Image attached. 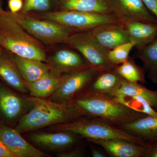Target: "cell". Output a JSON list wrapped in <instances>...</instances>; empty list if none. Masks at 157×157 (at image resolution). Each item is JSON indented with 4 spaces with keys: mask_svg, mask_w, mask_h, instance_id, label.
<instances>
[{
    "mask_svg": "<svg viewBox=\"0 0 157 157\" xmlns=\"http://www.w3.org/2000/svg\"><path fill=\"white\" fill-rule=\"evenodd\" d=\"M30 110L21 117L15 129L20 133L84 117L72 103L62 104L44 98H28Z\"/></svg>",
    "mask_w": 157,
    "mask_h": 157,
    "instance_id": "1",
    "label": "cell"
},
{
    "mask_svg": "<svg viewBox=\"0 0 157 157\" xmlns=\"http://www.w3.org/2000/svg\"><path fill=\"white\" fill-rule=\"evenodd\" d=\"M70 103L85 117L100 118L115 126L147 115L107 96L87 92L82 93Z\"/></svg>",
    "mask_w": 157,
    "mask_h": 157,
    "instance_id": "2",
    "label": "cell"
},
{
    "mask_svg": "<svg viewBox=\"0 0 157 157\" xmlns=\"http://www.w3.org/2000/svg\"><path fill=\"white\" fill-rule=\"evenodd\" d=\"M0 48L21 57L47 63L42 43L29 33L8 12L0 15Z\"/></svg>",
    "mask_w": 157,
    "mask_h": 157,
    "instance_id": "3",
    "label": "cell"
},
{
    "mask_svg": "<svg viewBox=\"0 0 157 157\" xmlns=\"http://www.w3.org/2000/svg\"><path fill=\"white\" fill-rule=\"evenodd\" d=\"M50 129L56 132H70L87 139H123L147 146L143 140L124 132L113 124L100 118L84 117L58 124Z\"/></svg>",
    "mask_w": 157,
    "mask_h": 157,
    "instance_id": "4",
    "label": "cell"
},
{
    "mask_svg": "<svg viewBox=\"0 0 157 157\" xmlns=\"http://www.w3.org/2000/svg\"><path fill=\"white\" fill-rule=\"evenodd\" d=\"M9 14L31 36L46 45L64 43L75 32L52 21L39 18L29 13L9 12Z\"/></svg>",
    "mask_w": 157,
    "mask_h": 157,
    "instance_id": "5",
    "label": "cell"
},
{
    "mask_svg": "<svg viewBox=\"0 0 157 157\" xmlns=\"http://www.w3.org/2000/svg\"><path fill=\"white\" fill-rule=\"evenodd\" d=\"M32 15L52 21L75 32H87L104 24L120 22L112 14L75 11L57 10Z\"/></svg>",
    "mask_w": 157,
    "mask_h": 157,
    "instance_id": "6",
    "label": "cell"
},
{
    "mask_svg": "<svg viewBox=\"0 0 157 157\" xmlns=\"http://www.w3.org/2000/svg\"><path fill=\"white\" fill-rule=\"evenodd\" d=\"M64 43L78 51L90 67L101 72L116 67L109 61L108 50L87 32L73 33Z\"/></svg>",
    "mask_w": 157,
    "mask_h": 157,
    "instance_id": "7",
    "label": "cell"
},
{
    "mask_svg": "<svg viewBox=\"0 0 157 157\" xmlns=\"http://www.w3.org/2000/svg\"><path fill=\"white\" fill-rule=\"evenodd\" d=\"M101 71L89 66L63 74L59 86L49 97L50 101L59 104H69L85 91Z\"/></svg>",
    "mask_w": 157,
    "mask_h": 157,
    "instance_id": "8",
    "label": "cell"
},
{
    "mask_svg": "<svg viewBox=\"0 0 157 157\" xmlns=\"http://www.w3.org/2000/svg\"><path fill=\"white\" fill-rule=\"evenodd\" d=\"M113 14L121 22L133 21L157 23L142 0H109Z\"/></svg>",
    "mask_w": 157,
    "mask_h": 157,
    "instance_id": "9",
    "label": "cell"
},
{
    "mask_svg": "<svg viewBox=\"0 0 157 157\" xmlns=\"http://www.w3.org/2000/svg\"><path fill=\"white\" fill-rule=\"evenodd\" d=\"M87 32L108 50L131 41L126 29L121 22L104 24Z\"/></svg>",
    "mask_w": 157,
    "mask_h": 157,
    "instance_id": "10",
    "label": "cell"
},
{
    "mask_svg": "<svg viewBox=\"0 0 157 157\" xmlns=\"http://www.w3.org/2000/svg\"><path fill=\"white\" fill-rule=\"evenodd\" d=\"M0 140L16 157H49L48 154L31 145L16 129L1 124Z\"/></svg>",
    "mask_w": 157,
    "mask_h": 157,
    "instance_id": "11",
    "label": "cell"
},
{
    "mask_svg": "<svg viewBox=\"0 0 157 157\" xmlns=\"http://www.w3.org/2000/svg\"><path fill=\"white\" fill-rule=\"evenodd\" d=\"M88 141L104 148L112 157H145L147 146L123 139H87Z\"/></svg>",
    "mask_w": 157,
    "mask_h": 157,
    "instance_id": "12",
    "label": "cell"
},
{
    "mask_svg": "<svg viewBox=\"0 0 157 157\" xmlns=\"http://www.w3.org/2000/svg\"><path fill=\"white\" fill-rule=\"evenodd\" d=\"M116 126L140 138L147 145L157 141V116L146 115Z\"/></svg>",
    "mask_w": 157,
    "mask_h": 157,
    "instance_id": "13",
    "label": "cell"
},
{
    "mask_svg": "<svg viewBox=\"0 0 157 157\" xmlns=\"http://www.w3.org/2000/svg\"><path fill=\"white\" fill-rule=\"evenodd\" d=\"M51 70L64 74L89 67L82 56L73 50L62 49L57 51L47 59Z\"/></svg>",
    "mask_w": 157,
    "mask_h": 157,
    "instance_id": "14",
    "label": "cell"
},
{
    "mask_svg": "<svg viewBox=\"0 0 157 157\" xmlns=\"http://www.w3.org/2000/svg\"><path fill=\"white\" fill-rule=\"evenodd\" d=\"M79 135L70 132L34 133L29 139L40 146L52 150H63L71 147L78 141Z\"/></svg>",
    "mask_w": 157,
    "mask_h": 157,
    "instance_id": "15",
    "label": "cell"
},
{
    "mask_svg": "<svg viewBox=\"0 0 157 157\" xmlns=\"http://www.w3.org/2000/svg\"><path fill=\"white\" fill-rule=\"evenodd\" d=\"M27 100L0 83V114L7 121L20 116L28 104Z\"/></svg>",
    "mask_w": 157,
    "mask_h": 157,
    "instance_id": "16",
    "label": "cell"
},
{
    "mask_svg": "<svg viewBox=\"0 0 157 157\" xmlns=\"http://www.w3.org/2000/svg\"><path fill=\"white\" fill-rule=\"evenodd\" d=\"M124 81L114 68L100 73L84 92L109 97Z\"/></svg>",
    "mask_w": 157,
    "mask_h": 157,
    "instance_id": "17",
    "label": "cell"
},
{
    "mask_svg": "<svg viewBox=\"0 0 157 157\" xmlns=\"http://www.w3.org/2000/svg\"><path fill=\"white\" fill-rule=\"evenodd\" d=\"M0 49V78L12 88L23 94L29 92L16 64L9 55Z\"/></svg>",
    "mask_w": 157,
    "mask_h": 157,
    "instance_id": "18",
    "label": "cell"
},
{
    "mask_svg": "<svg viewBox=\"0 0 157 157\" xmlns=\"http://www.w3.org/2000/svg\"><path fill=\"white\" fill-rule=\"evenodd\" d=\"M59 11H75L113 14L109 0H56Z\"/></svg>",
    "mask_w": 157,
    "mask_h": 157,
    "instance_id": "19",
    "label": "cell"
},
{
    "mask_svg": "<svg viewBox=\"0 0 157 157\" xmlns=\"http://www.w3.org/2000/svg\"><path fill=\"white\" fill-rule=\"evenodd\" d=\"M123 24L130 41L138 48L147 45L157 37V23L133 21Z\"/></svg>",
    "mask_w": 157,
    "mask_h": 157,
    "instance_id": "20",
    "label": "cell"
},
{
    "mask_svg": "<svg viewBox=\"0 0 157 157\" xmlns=\"http://www.w3.org/2000/svg\"><path fill=\"white\" fill-rule=\"evenodd\" d=\"M63 74L51 70L48 73L33 82H25L29 92L33 97L45 98L50 97L61 83Z\"/></svg>",
    "mask_w": 157,
    "mask_h": 157,
    "instance_id": "21",
    "label": "cell"
},
{
    "mask_svg": "<svg viewBox=\"0 0 157 157\" xmlns=\"http://www.w3.org/2000/svg\"><path fill=\"white\" fill-rule=\"evenodd\" d=\"M9 53L26 82L36 81L51 70L50 66L46 62L22 58Z\"/></svg>",
    "mask_w": 157,
    "mask_h": 157,
    "instance_id": "22",
    "label": "cell"
},
{
    "mask_svg": "<svg viewBox=\"0 0 157 157\" xmlns=\"http://www.w3.org/2000/svg\"><path fill=\"white\" fill-rule=\"evenodd\" d=\"M139 49L138 58L143 63L148 77L155 82L157 76V37Z\"/></svg>",
    "mask_w": 157,
    "mask_h": 157,
    "instance_id": "23",
    "label": "cell"
},
{
    "mask_svg": "<svg viewBox=\"0 0 157 157\" xmlns=\"http://www.w3.org/2000/svg\"><path fill=\"white\" fill-rule=\"evenodd\" d=\"M114 95L141 96L146 98L151 107L155 109L156 106L157 91L149 90L138 82H131L125 80L115 92L109 97Z\"/></svg>",
    "mask_w": 157,
    "mask_h": 157,
    "instance_id": "24",
    "label": "cell"
},
{
    "mask_svg": "<svg viewBox=\"0 0 157 157\" xmlns=\"http://www.w3.org/2000/svg\"><path fill=\"white\" fill-rule=\"evenodd\" d=\"M109 98L137 112L147 115L157 116L156 110L151 107L146 98L141 96L114 95Z\"/></svg>",
    "mask_w": 157,
    "mask_h": 157,
    "instance_id": "25",
    "label": "cell"
},
{
    "mask_svg": "<svg viewBox=\"0 0 157 157\" xmlns=\"http://www.w3.org/2000/svg\"><path fill=\"white\" fill-rule=\"evenodd\" d=\"M115 69L119 74L127 81L146 83L144 70L131 59L129 58L123 63L116 66Z\"/></svg>",
    "mask_w": 157,
    "mask_h": 157,
    "instance_id": "26",
    "label": "cell"
},
{
    "mask_svg": "<svg viewBox=\"0 0 157 157\" xmlns=\"http://www.w3.org/2000/svg\"><path fill=\"white\" fill-rule=\"evenodd\" d=\"M134 47H135V43L130 41L108 50L109 61L115 67L122 64L129 59L130 52Z\"/></svg>",
    "mask_w": 157,
    "mask_h": 157,
    "instance_id": "27",
    "label": "cell"
},
{
    "mask_svg": "<svg viewBox=\"0 0 157 157\" xmlns=\"http://www.w3.org/2000/svg\"><path fill=\"white\" fill-rule=\"evenodd\" d=\"M56 5V0H25L21 12L23 13L48 12L52 11V8Z\"/></svg>",
    "mask_w": 157,
    "mask_h": 157,
    "instance_id": "28",
    "label": "cell"
},
{
    "mask_svg": "<svg viewBox=\"0 0 157 157\" xmlns=\"http://www.w3.org/2000/svg\"><path fill=\"white\" fill-rule=\"evenodd\" d=\"M22 0H9L8 6L10 12L13 14L19 12L21 11L23 7Z\"/></svg>",
    "mask_w": 157,
    "mask_h": 157,
    "instance_id": "29",
    "label": "cell"
},
{
    "mask_svg": "<svg viewBox=\"0 0 157 157\" xmlns=\"http://www.w3.org/2000/svg\"><path fill=\"white\" fill-rule=\"evenodd\" d=\"M59 157H80L83 156V152L80 148H76L60 153L58 154Z\"/></svg>",
    "mask_w": 157,
    "mask_h": 157,
    "instance_id": "30",
    "label": "cell"
},
{
    "mask_svg": "<svg viewBox=\"0 0 157 157\" xmlns=\"http://www.w3.org/2000/svg\"><path fill=\"white\" fill-rule=\"evenodd\" d=\"M149 11L157 20V0H142Z\"/></svg>",
    "mask_w": 157,
    "mask_h": 157,
    "instance_id": "31",
    "label": "cell"
},
{
    "mask_svg": "<svg viewBox=\"0 0 157 157\" xmlns=\"http://www.w3.org/2000/svg\"><path fill=\"white\" fill-rule=\"evenodd\" d=\"M0 157H16L4 143L0 140Z\"/></svg>",
    "mask_w": 157,
    "mask_h": 157,
    "instance_id": "32",
    "label": "cell"
},
{
    "mask_svg": "<svg viewBox=\"0 0 157 157\" xmlns=\"http://www.w3.org/2000/svg\"><path fill=\"white\" fill-rule=\"evenodd\" d=\"M145 157H157V141L147 145Z\"/></svg>",
    "mask_w": 157,
    "mask_h": 157,
    "instance_id": "33",
    "label": "cell"
},
{
    "mask_svg": "<svg viewBox=\"0 0 157 157\" xmlns=\"http://www.w3.org/2000/svg\"><path fill=\"white\" fill-rule=\"evenodd\" d=\"M92 156L93 157H106L107 156L104 153V152L101 151L98 149L92 148L91 150Z\"/></svg>",
    "mask_w": 157,
    "mask_h": 157,
    "instance_id": "34",
    "label": "cell"
},
{
    "mask_svg": "<svg viewBox=\"0 0 157 157\" xmlns=\"http://www.w3.org/2000/svg\"><path fill=\"white\" fill-rule=\"evenodd\" d=\"M7 12L4 11V9H2V3H1V0H0V15H2V14H6L7 13Z\"/></svg>",
    "mask_w": 157,
    "mask_h": 157,
    "instance_id": "35",
    "label": "cell"
},
{
    "mask_svg": "<svg viewBox=\"0 0 157 157\" xmlns=\"http://www.w3.org/2000/svg\"><path fill=\"white\" fill-rule=\"evenodd\" d=\"M156 91H157V90H156ZM155 110H156V111H157V103L156 106L155 108Z\"/></svg>",
    "mask_w": 157,
    "mask_h": 157,
    "instance_id": "36",
    "label": "cell"
},
{
    "mask_svg": "<svg viewBox=\"0 0 157 157\" xmlns=\"http://www.w3.org/2000/svg\"><path fill=\"white\" fill-rule=\"evenodd\" d=\"M155 83H157V76L156 78L155 81Z\"/></svg>",
    "mask_w": 157,
    "mask_h": 157,
    "instance_id": "37",
    "label": "cell"
},
{
    "mask_svg": "<svg viewBox=\"0 0 157 157\" xmlns=\"http://www.w3.org/2000/svg\"><path fill=\"white\" fill-rule=\"evenodd\" d=\"M0 49H1V48H0Z\"/></svg>",
    "mask_w": 157,
    "mask_h": 157,
    "instance_id": "38",
    "label": "cell"
}]
</instances>
